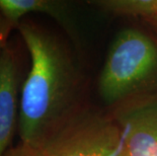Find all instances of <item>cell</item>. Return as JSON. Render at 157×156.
<instances>
[{
	"instance_id": "1",
	"label": "cell",
	"mask_w": 157,
	"mask_h": 156,
	"mask_svg": "<svg viewBox=\"0 0 157 156\" xmlns=\"http://www.w3.org/2000/svg\"><path fill=\"white\" fill-rule=\"evenodd\" d=\"M16 29L31 56V69L21 89L17 131L21 142L40 148L76 115L77 78L58 39L25 19Z\"/></svg>"
},
{
	"instance_id": "2",
	"label": "cell",
	"mask_w": 157,
	"mask_h": 156,
	"mask_svg": "<svg viewBox=\"0 0 157 156\" xmlns=\"http://www.w3.org/2000/svg\"><path fill=\"white\" fill-rule=\"evenodd\" d=\"M156 70L154 41L139 29H123L112 43L99 75V95L106 104H115L145 83Z\"/></svg>"
},
{
	"instance_id": "3",
	"label": "cell",
	"mask_w": 157,
	"mask_h": 156,
	"mask_svg": "<svg viewBox=\"0 0 157 156\" xmlns=\"http://www.w3.org/2000/svg\"><path fill=\"white\" fill-rule=\"evenodd\" d=\"M46 156H127L121 126L75 115L40 147Z\"/></svg>"
},
{
	"instance_id": "4",
	"label": "cell",
	"mask_w": 157,
	"mask_h": 156,
	"mask_svg": "<svg viewBox=\"0 0 157 156\" xmlns=\"http://www.w3.org/2000/svg\"><path fill=\"white\" fill-rule=\"evenodd\" d=\"M21 85L19 57L8 42L0 55V156L11 147L18 128Z\"/></svg>"
},
{
	"instance_id": "5",
	"label": "cell",
	"mask_w": 157,
	"mask_h": 156,
	"mask_svg": "<svg viewBox=\"0 0 157 156\" xmlns=\"http://www.w3.org/2000/svg\"><path fill=\"white\" fill-rule=\"evenodd\" d=\"M127 156H157V102L136 108L124 116Z\"/></svg>"
},
{
	"instance_id": "6",
	"label": "cell",
	"mask_w": 157,
	"mask_h": 156,
	"mask_svg": "<svg viewBox=\"0 0 157 156\" xmlns=\"http://www.w3.org/2000/svg\"><path fill=\"white\" fill-rule=\"evenodd\" d=\"M0 12L14 29L29 13H42L57 19L62 25H68V5L53 0H0Z\"/></svg>"
},
{
	"instance_id": "7",
	"label": "cell",
	"mask_w": 157,
	"mask_h": 156,
	"mask_svg": "<svg viewBox=\"0 0 157 156\" xmlns=\"http://www.w3.org/2000/svg\"><path fill=\"white\" fill-rule=\"evenodd\" d=\"M112 9L115 14L139 16L147 21L157 16V0H115Z\"/></svg>"
},
{
	"instance_id": "8",
	"label": "cell",
	"mask_w": 157,
	"mask_h": 156,
	"mask_svg": "<svg viewBox=\"0 0 157 156\" xmlns=\"http://www.w3.org/2000/svg\"><path fill=\"white\" fill-rule=\"evenodd\" d=\"M3 156H46L41 148L21 142L14 147H10Z\"/></svg>"
},
{
	"instance_id": "9",
	"label": "cell",
	"mask_w": 157,
	"mask_h": 156,
	"mask_svg": "<svg viewBox=\"0 0 157 156\" xmlns=\"http://www.w3.org/2000/svg\"><path fill=\"white\" fill-rule=\"evenodd\" d=\"M14 28L3 17V15L0 12V55H1L3 49L8 44L10 32Z\"/></svg>"
},
{
	"instance_id": "10",
	"label": "cell",
	"mask_w": 157,
	"mask_h": 156,
	"mask_svg": "<svg viewBox=\"0 0 157 156\" xmlns=\"http://www.w3.org/2000/svg\"><path fill=\"white\" fill-rule=\"evenodd\" d=\"M147 21H148L149 22H151V24L157 29V16H154V17H151V18L147 19Z\"/></svg>"
}]
</instances>
